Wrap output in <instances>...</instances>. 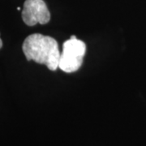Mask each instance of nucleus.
I'll return each mask as SVG.
<instances>
[{"instance_id":"7ed1b4c3","label":"nucleus","mask_w":146,"mask_h":146,"mask_svg":"<svg viewBox=\"0 0 146 146\" xmlns=\"http://www.w3.org/2000/svg\"><path fill=\"white\" fill-rule=\"evenodd\" d=\"M22 19L28 26L46 25L50 20V13L43 0H25Z\"/></svg>"},{"instance_id":"20e7f679","label":"nucleus","mask_w":146,"mask_h":146,"mask_svg":"<svg viewBox=\"0 0 146 146\" xmlns=\"http://www.w3.org/2000/svg\"><path fill=\"white\" fill-rule=\"evenodd\" d=\"M3 46V42H2V40H1V38H0V49L2 48Z\"/></svg>"},{"instance_id":"f03ea898","label":"nucleus","mask_w":146,"mask_h":146,"mask_svg":"<svg viewBox=\"0 0 146 146\" xmlns=\"http://www.w3.org/2000/svg\"><path fill=\"white\" fill-rule=\"evenodd\" d=\"M86 53L85 43L76 36H72L63 45V52L60 54L58 68L67 73L75 72L83 63Z\"/></svg>"},{"instance_id":"f257e3e1","label":"nucleus","mask_w":146,"mask_h":146,"mask_svg":"<svg viewBox=\"0 0 146 146\" xmlns=\"http://www.w3.org/2000/svg\"><path fill=\"white\" fill-rule=\"evenodd\" d=\"M22 50L28 61L33 60L45 64L50 71H55L58 68L61 54L57 41L51 36L41 33L31 34L25 38Z\"/></svg>"}]
</instances>
